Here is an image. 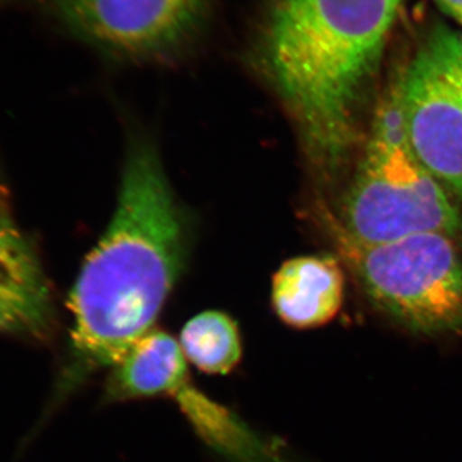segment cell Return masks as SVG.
I'll return each instance as SVG.
<instances>
[{"mask_svg": "<svg viewBox=\"0 0 462 462\" xmlns=\"http://www.w3.org/2000/svg\"><path fill=\"white\" fill-rule=\"evenodd\" d=\"M185 227L153 148L135 144L117 208L69 298L74 380L112 369L152 330L180 275Z\"/></svg>", "mask_w": 462, "mask_h": 462, "instance_id": "6da1fadb", "label": "cell"}, {"mask_svg": "<svg viewBox=\"0 0 462 462\" xmlns=\"http://www.w3.org/2000/svg\"><path fill=\"white\" fill-rule=\"evenodd\" d=\"M402 2H273L264 63L319 160L337 162L354 141L358 100L378 69Z\"/></svg>", "mask_w": 462, "mask_h": 462, "instance_id": "7a4b0ae2", "label": "cell"}, {"mask_svg": "<svg viewBox=\"0 0 462 462\" xmlns=\"http://www.w3.org/2000/svg\"><path fill=\"white\" fill-rule=\"evenodd\" d=\"M413 153L396 85L374 118L372 136L343 205L349 239L364 245L424 233L454 236L460 212Z\"/></svg>", "mask_w": 462, "mask_h": 462, "instance_id": "3957f363", "label": "cell"}, {"mask_svg": "<svg viewBox=\"0 0 462 462\" xmlns=\"http://www.w3.org/2000/svg\"><path fill=\"white\" fill-rule=\"evenodd\" d=\"M342 236L346 260L380 311L415 333L462 334V258L452 236L424 233L379 245Z\"/></svg>", "mask_w": 462, "mask_h": 462, "instance_id": "277c9868", "label": "cell"}, {"mask_svg": "<svg viewBox=\"0 0 462 462\" xmlns=\"http://www.w3.org/2000/svg\"><path fill=\"white\" fill-rule=\"evenodd\" d=\"M415 156L462 200V51L458 35L434 30L397 81Z\"/></svg>", "mask_w": 462, "mask_h": 462, "instance_id": "5b68a950", "label": "cell"}, {"mask_svg": "<svg viewBox=\"0 0 462 462\" xmlns=\"http://www.w3.org/2000/svg\"><path fill=\"white\" fill-rule=\"evenodd\" d=\"M72 32L117 53H165L206 20L209 0H42Z\"/></svg>", "mask_w": 462, "mask_h": 462, "instance_id": "8992f818", "label": "cell"}, {"mask_svg": "<svg viewBox=\"0 0 462 462\" xmlns=\"http://www.w3.org/2000/svg\"><path fill=\"white\" fill-rule=\"evenodd\" d=\"M53 322L50 285L29 240L0 215V333L44 337Z\"/></svg>", "mask_w": 462, "mask_h": 462, "instance_id": "52a82bcc", "label": "cell"}, {"mask_svg": "<svg viewBox=\"0 0 462 462\" xmlns=\"http://www.w3.org/2000/svg\"><path fill=\"white\" fill-rule=\"evenodd\" d=\"M343 291L345 278L334 258H291L273 276V311L288 327L315 329L338 314Z\"/></svg>", "mask_w": 462, "mask_h": 462, "instance_id": "ba28073f", "label": "cell"}, {"mask_svg": "<svg viewBox=\"0 0 462 462\" xmlns=\"http://www.w3.org/2000/svg\"><path fill=\"white\" fill-rule=\"evenodd\" d=\"M187 357L180 343L162 330L152 329L139 339L106 382V401L179 396L188 387Z\"/></svg>", "mask_w": 462, "mask_h": 462, "instance_id": "9c48e42d", "label": "cell"}, {"mask_svg": "<svg viewBox=\"0 0 462 462\" xmlns=\"http://www.w3.org/2000/svg\"><path fill=\"white\" fill-rule=\"evenodd\" d=\"M180 346L187 360L199 372L226 375L242 360L238 325L220 311H206L185 324Z\"/></svg>", "mask_w": 462, "mask_h": 462, "instance_id": "30bf717a", "label": "cell"}, {"mask_svg": "<svg viewBox=\"0 0 462 462\" xmlns=\"http://www.w3.org/2000/svg\"><path fill=\"white\" fill-rule=\"evenodd\" d=\"M439 8L462 25V0H436Z\"/></svg>", "mask_w": 462, "mask_h": 462, "instance_id": "8fae6325", "label": "cell"}, {"mask_svg": "<svg viewBox=\"0 0 462 462\" xmlns=\"http://www.w3.org/2000/svg\"><path fill=\"white\" fill-rule=\"evenodd\" d=\"M458 41H460V47H461V51H462V35L458 36Z\"/></svg>", "mask_w": 462, "mask_h": 462, "instance_id": "7c38bea8", "label": "cell"}]
</instances>
